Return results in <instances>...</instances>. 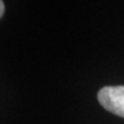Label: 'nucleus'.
Wrapping results in <instances>:
<instances>
[{"mask_svg":"<svg viewBox=\"0 0 124 124\" xmlns=\"http://www.w3.org/2000/svg\"><path fill=\"white\" fill-rule=\"evenodd\" d=\"M98 100L105 109L124 117V86H105L98 92Z\"/></svg>","mask_w":124,"mask_h":124,"instance_id":"1","label":"nucleus"},{"mask_svg":"<svg viewBox=\"0 0 124 124\" xmlns=\"http://www.w3.org/2000/svg\"><path fill=\"white\" fill-rule=\"evenodd\" d=\"M4 12H5V4H4V1L0 0V17L4 15Z\"/></svg>","mask_w":124,"mask_h":124,"instance_id":"2","label":"nucleus"}]
</instances>
